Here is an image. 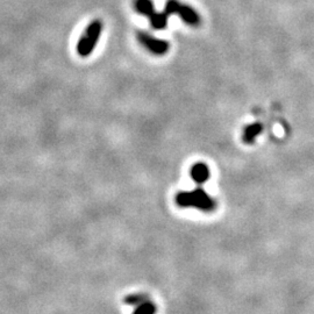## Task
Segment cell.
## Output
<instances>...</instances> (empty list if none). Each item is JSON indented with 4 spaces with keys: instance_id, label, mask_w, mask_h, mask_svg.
<instances>
[{
    "instance_id": "obj_2",
    "label": "cell",
    "mask_w": 314,
    "mask_h": 314,
    "mask_svg": "<svg viewBox=\"0 0 314 314\" xmlns=\"http://www.w3.org/2000/svg\"><path fill=\"white\" fill-rule=\"evenodd\" d=\"M164 12L168 15H178L187 26L198 27L202 23V18L196 9L186 4H182L178 0H166Z\"/></svg>"
},
{
    "instance_id": "obj_6",
    "label": "cell",
    "mask_w": 314,
    "mask_h": 314,
    "mask_svg": "<svg viewBox=\"0 0 314 314\" xmlns=\"http://www.w3.org/2000/svg\"><path fill=\"white\" fill-rule=\"evenodd\" d=\"M263 126L260 122H253V124L248 125L244 127L242 133V140L244 143L251 144L256 140V137L262 133Z\"/></svg>"
},
{
    "instance_id": "obj_1",
    "label": "cell",
    "mask_w": 314,
    "mask_h": 314,
    "mask_svg": "<svg viewBox=\"0 0 314 314\" xmlns=\"http://www.w3.org/2000/svg\"><path fill=\"white\" fill-rule=\"evenodd\" d=\"M103 33V23L99 19H96L92 23L89 24V26L86 27V29L84 30L83 35L80 36V39L77 42V54L80 57H87L92 54V52L96 48L97 43L102 36Z\"/></svg>"
},
{
    "instance_id": "obj_10",
    "label": "cell",
    "mask_w": 314,
    "mask_h": 314,
    "mask_svg": "<svg viewBox=\"0 0 314 314\" xmlns=\"http://www.w3.org/2000/svg\"><path fill=\"white\" fill-rule=\"evenodd\" d=\"M176 202L182 207L192 206V192H181L177 194Z\"/></svg>"
},
{
    "instance_id": "obj_8",
    "label": "cell",
    "mask_w": 314,
    "mask_h": 314,
    "mask_svg": "<svg viewBox=\"0 0 314 314\" xmlns=\"http://www.w3.org/2000/svg\"><path fill=\"white\" fill-rule=\"evenodd\" d=\"M134 8L139 14L148 18L156 12L153 0H134Z\"/></svg>"
},
{
    "instance_id": "obj_4",
    "label": "cell",
    "mask_w": 314,
    "mask_h": 314,
    "mask_svg": "<svg viewBox=\"0 0 314 314\" xmlns=\"http://www.w3.org/2000/svg\"><path fill=\"white\" fill-rule=\"evenodd\" d=\"M215 203L203 188H196L192 191V207H197L200 211L209 212L214 209Z\"/></svg>"
},
{
    "instance_id": "obj_11",
    "label": "cell",
    "mask_w": 314,
    "mask_h": 314,
    "mask_svg": "<svg viewBox=\"0 0 314 314\" xmlns=\"http://www.w3.org/2000/svg\"><path fill=\"white\" fill-rule=\"evenodd\" d=\"M147 300H148V297H147L146 294L137 293V294H131V296H128L125 299V303L128 304V305H131V306H137Z\"/></svg>"
},
{
    "instance_id": "obj_3",
    "label": "cell",
    "mask_w": 314,
    "mask_h": 314,
    "mask_svg": "<svg viewBox=\"0 0 314 314\" xmlns=\"http://www.w3.org/2000/svg\"><path fill=\"white\" fill-rule=\"evenodd\" d=\"M136 37L137 41L140 42V45L144 47L149 52H152L153 55H165L166 52H169V49H170V45H169L168 41L157 39V37L150 35V34L146 33V31H137Z\"/></svg>"
},
{
    "instance_id": "obj_9",
    "label": "cell",
    "mask_w": 314,
    "mask_h": 314,
    "mask_svg": "<svg viewBox=\"0 0 314 314\" xmlns=\"http://www.w3.org/2000/svg\"><path fill=\"white\" fill-rule=\"evenodd\" d=\"M156 313V306L153 303H150L149 300L144 301V303L140 304L136 306L133 314H155Z\"/></svg>"
},
{
    "instance_id": "obj_7",
    "label": "cell",
    "mask_w": 314,
    "mask_h": 314,
    "mask_svg": "<svg viewBox=\"0 0 314 314\" xmlns=\"http://www.w3.org/2000/svg\"><path fill=\"white\" fill-rule=\"evenodd\" d=\"M168 18L169 15L165 12H154L149 17L150 26L156 30L165 29L168 26Z\"/></svg>"
},
{
    "instance_id": "obj_5",
    "label": "cell",
    "mask_w": 314,
    "mask_h": 314,
    "mask_svg": "<svg viewBox=\"0 0 314 314\" xmlns=\"http://www.w3.org/2000/svg\"><path fill=\"white\" fill-rule=\"evenodd\" d=\"M191 177L192 180L198 184H204L209 180L211 172H209V166L205 163H196L192 168H191Z\"/></svg>"
}]
</instances>
